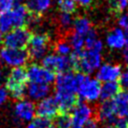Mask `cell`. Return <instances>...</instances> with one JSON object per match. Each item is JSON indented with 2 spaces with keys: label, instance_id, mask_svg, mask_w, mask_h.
<instances>
[{
  "label": "cell",
  "instance_id": "6da1fadb",
  "mask_svg": "<svg viewBox=\"0 0 128 128\" xmlns=\"http://www.w3.org/2000/svg\"><path fill=\"white\" fill-rule=\"evenodd\" d=\"M78 77V89L77 96L82 101L94 103L100 99L101 82L94 78H90L88 75L82 72L77 73Z\"/></svg>",
  "mask_w": 128,
  "mask_h": 128
},
{
  "label": "cell",
  "instance_id": "7a4b0ae2",
  "mask_svg": "<svg viewBox=\"0 0 128 128\" xmlns=\"http://www.w3.org/2000/svg\"><path fill=\"white\" fill-rule=\"evenodd\" d=\"M27 73L24 66L12 68L6 80V86L8 92L13 99L20 100L24 98L26 91Z\"/></svg>",
  "mask_w": 128,
  "mask_h": 128
},
{
  "label": "cell",
  "instance_id": "3957f363",
  "mask_svg": "<svg viewBox=\"0 0 128 128\" xmlns=\"http://www.w3.org/2000/svg\"><path fill=\"white\" fill-rule=\"evenodd\" d=\"M74 52L77 55L76 70H78L83 74H92L101 66L102 63L101 52L89 50H82Z\"/></svg>",
  "mask_w": 128,
  "mask_h": 128
},
{
  "label": "cell",
  "instance_id": "277c9868",
  "mask_svg": "<svg viewBox=\"0 0 128 128\" xmlns=\"http://www.w3.org/2000/svg\"><path fill=\"white\" fill-rule=\"evenodd\" d=\"M42 66L49 68L54 72H66L72 71V69H76V59L70 54L68 56L59 55V54H46L41 59Z\"/></svg>",
  "mask_w": 128,
  "mask_h": 128
},
{
  "label": "cell",
  "instance_id": "5b68a950",
  "mask_svg": "<svg viewBox=\"0 0 128 128\" xmlns=\"http://www.w3.org/2000/svg\"><path fill=\"white\" fill-rule=\"evenodd\" d=\"M31 32L27 27L22 26L17 28L11 29L10 31L6 33L3 38L4 46L8 48L15 49H25L31 38Z\"/></svg>",
  "mask_w": 128,
  "mask_h": 128
},
{
  "label": "cell",
  "instance_id": "8992f818",
  "mask_svg": "<svg viewBox=\"0 0 128 128\" xmlns=\"http://www.w3.org/2000/svg\"><path fill=\"white\" fill-rule=\"evenodd\" d=\"M29 58L33 60H41L50 48V38L46 34H33L28 42Z\"/></svg>",
  "mask_w": 128,
  "mask_h": 128
},
{
  "label": "cell",
  "instance_id": "52a82bcc",
  "mask_svg": "<svg viewBox=\"0 0 128 128\" xmlns=\"http://www.w3.org/2000/svg\"><path fill=\"white\" fill-rule=\"evenodd\" d=\"M0 59L10 68L24 66L29 59L28 52L25 49H15L5 47L0 50Z\"/></svg>",
  "mask_w": 128,
  "mask_h": 128
},
{
  "label": "cell",
  "instance_id": "ba28073f",
  "mask_svg": "<svg viewBox=\"0 0 128 128\" xmlns=\"http://www.w3.org/2000/svg\"><path fill=\"white\" fill-rule=\"evenodd\" d=\"M26 73L27 80L30 82L42 83L48 85L52 84L56 78L55 73L52 70L38 64H30L26 69Z\"/></svg>",
  "mask_w": 128,
  "mask_h": 128
},
{
  "label": "cell",
  "instance_id": "9c48e42d",
  "mask_svg": "<svg viewBox=\"0 0 128 128\" xmlns=\"http://www.w3.org/2000/svg\"><path fill=\"white\" fill-rule=\"evenodd\" d=\"M12 113L16 122H30L36 115V105L30 99L22 98L15 103Z\"/></svg>",
  "mask_w": 128,
  "mask_h": 128
},
{
  "label": "cell",
  "instance_id": "30bf717a",
  "mask_svg": "<svg viewBox=\"0 0 128 128\" xmlns=\"http://www.w3.org/2000/svg\"><path fill=\"white\" fill-rule=\"evenodd\" d=\"M55 92L77 94L78 77L72 71L61 72L55 78Z\"/></svg>",
  "mask_w": 128,
  "mask_h": 128
},
{
  "label": "cell",
  "instance_id": "8fae6325",
  "mask_svg": "<svg viewBox=\"0 0 128 128\" xmlns=\"http://www.w3.org/2000/svg\"><path fill=\"white\" fill-rule=\"evenodd\" d=\"M94 110L92 107L86 102L77 103L70 115L71 118V128H83L84 125L92 117Z\"/></svg>",
  "mask_w": 128,
  "mask_h": 128
},
{
  "label": "cell",
  "instance_id": "7c38bea8",
  "mask_svg": "<svg viewBox=\"0 0 128 128\" xmlns=\"http://www.w3.org/2000/svg\"><path fill=\"white\" fill-rule=\"evenodd\" d=\"M59 108L54 96H48L45 98L39 100L36 106V115L38 117L52 120L56 117Z\"/></svg>",
  "mask_w": 128,
  "mask_h": 128
},
{
  "label": "cell",
  "instance_id": "4fadbf2b",
  "mask_svg": "<svg viewBox=\"0 0 128 128\" xmlns=\"http://www.w3.org/2000/svg\"><path fill=\"white\" fill-rule=\"evenodd\" d=\"M121 66L115 64H101L96 71V78L100 82H117L122 75Z\"/></svg>",
  "mask_w": 128,
  "mask_h": 128
},
{
  "label": "cell",
  "instance_id": "5bb4252c",
  "mask_svg": "<svg viewBox=\"0 0 128 128\" xmlns=\"http://www.w3.org/2000/svg\"><path fill=\"white\" fill-rule=\"evenodd\" d=\"M50 87L48 84L36 83V82H29L26 85L25 94L28 96L31 101H39L45 98L50 94Z\"/></svg>",
  "mask_w": 128,
  "mask_h": 128
},
{
  "label": "cell",
  "instance_id": "9a60e30c",
  "mask_svg": "<svg viewBox=\"0 0 128 128\" xmlns=\"http://www.w3.org/2000/svg\"><path fill=\"white\" fill-rule=\"evenodd\" d=\"M97 117L99 121L107 124H113L114 120L118 117L112 100L102 101L97 110Z\"/></svg>",
  "mask_w": 128,
  "mask_h": 128
},
{
  "label": "cell",
  "instance_id": "2e32d148",
  "mask_svg": "<svg viewBox=\"0 0 128 128\" xmlns=\"http://www.w3.org/2000/svg\"><path fill=\"white\" fill-rule=\"evenodd\" d=\"M107 45L112 50L124 49L125 45V33L121 28H115L110 31L106 38Z\"/></svg>",
  "mask_w": 128,
  "mask_h": 128
},
{
  "label": "cell",
  "instance_id": "e0dca14e",
  "mask_svg": "<svg viewBox=\"0 0 128 128\" xmlns=\"http://www.w3.org/2000/svg\"><path fill=\"white\" fill-rule=\"evenodd\" d=\"M118 117H125L128 112V90H122L112 98Z\"/></svg>",
  "mask_w": 128,
  "mask_h": 128
},
{
  "label": "cell",
  "instance_id": "ac0fdd59",
  "mask_svg": "<svg viewBox=\"0 0 128 128\" xmlns=\"http://www.w3.org/2000/svg\"><path fill=\"white\" fill-rule=\"evenodd\" d=\"M14 28L24 26L28 15V10L24 4H16L10 10Z\"/></svg>",
  "mask_w": 128,
  "mask_h": 128
},
{
  "label": "cell",
  "instance_id": "d6986e66",
  "mask_svg": "<svg viewBox=\"0 0 128 128\" xmlns=\"http://www.w3.org/2000/svg\"><path fill=\"white\" fill-rule=\"evenodd\" d=\"M26 8L30 13L42 15L50 8L52 0H26Z\"/></svg>",
  "mask_w": 128,
  "mask_h": 128
},
{
  "label": "cell",
  "instance_id": "ffe728a7",
  "mask_svg": "<svg viewBox=\"0 0 128 128\" xmlns=\"http://www.w3.org/2000/svg\"><path fill=\"white\" fill-rule=\"evenodd\" d=\"M121 91V86L117 82H103L100 89V99L102 101L111 100Z\"/></svg>",
  "mask_w": 128,
  "mask_h": 128
},
{
  "label": "cell",
  "instance_id": "44dd1931",
  "mask_svg": "<svg viewBox=\"0 0 128 128\" xmlns=\"http://www.w3.org/2000/svg\"><path fill=\"white\" fill-rule=\"evenodd\" d=\"M84 47H85V50H94V52H102L103 42L99 38H97V34L94 29L91 28L85 36Z\"/></svg>",
  "mask_w": 128,
  "mask_h": 128
},
{
  "label": "cell",
  "instance_id": "7402d4cb",
  "mask_svg": "<svg viewBox=\"0 0 128 128\" xmlns=\"http://www.w3.org/2000/svg\"><path fill=\"white\" fill-rule=\"evenodd\" d=\"M72 25L74 28V32L83 36H85L87 33L90 31V29L92 28L90 21L85 17H78L77 19H75Z\"/></svg>",
  "mask_w": 128,
  "mask_h": 128
},
{
  "label": "cell",
  "instance_id": "603a6c76",
  "mask_svg": "<svg viewBox=\"0 0 128 128\" xmlns=\"http://www.w3.org/2000/svg\"><path fill=\"white\" fill-rule=\"evenodd\" d=\"M13 28H14V25H13L10 10L1 13L0 14V31L2 33H7Z\"/></svg>",
  "mask_w": 128,
  "mask_h": 128
},
{
  "label": "cell",
  "instance_id": "cb8c5ba5",
  "mask_svg": "<svg viewBox=\"0 0 128 128\" xmlns=\"http://www.w3.org/2000/svg\"><path fill=\"white\" fill-rule=\"evenodd\" d=\"M84 41H85V36L80 35L78 33L73 32L69 36V41L68 43L70 44L72 50L74 52H80L83 50L84 47Z\"/></svg>",
  "mask_w": 128,
  "mask_h": 128
},
{
  "label": "cell",
  "instance_id": "d4e9b609",
  "mask_svg": "<svg viewBox=\"0 0 128 128\" xmlns=\"http://www.w3.org/2000/svg\"><path fill=\"white\" fill-rule=\"evenodd\" d=\"M54 128H71V118L68 112L58 113L55 117Z\"/></svg>",
  "mask_w": 128,
  "mask_h": 128
},
{
  "label": "cell",
  "instance_id": "484cf974",
  "mask_svg": "<svg viewBox=\"0 0 128 128\" xmlns=\"http://www.w3.org/2000/svg\"><path fill=\"white\" fill-rule=\"evenodd\" d=\"M54 50L57 54L59 55H64V56H68L72 52V48L70 44L68 41L60 40L54 45Z\"/></svg>",
  "mask_w": 128,
  "mask_h": 128
},
{
  "label": "cell",
  "instance_id": "4316f807",
  "mask_svg": "<svg viewBox=\"0 0 128 128\" xmlns=\"http://www.w3.org/2000/svg\"><path fill=\"white\" fill-rule=\"evenodd\" d=\"M57 5L62 12H66V13H69V14L74 13L77 10L74 0H58Z\"/></svg>",
  "mask_w": 128,
  "mask_h": 128
},
{
  "label": "cell",
  "instance_id": "83f0119b",
  "mask_svg": "<svg viewBox=\"0 0 128 128\" xmlns=\"http://www.w3.org/2000/svg\"><path fill=\"white\" fill-rule=\"evenodd\" d=\"M110 7L114 14L120 15L128 8V0H111Z\"/></svg>",
  "mask_w": 128,
  "mask_h": 128
},
{
  "label": "cell",
  "instance_id": "f1b7e54d",
  "mask_svg": "<svg viewBox=\"0 0 128 128\" xmlns=\"http://www.w3.org/2000/svg\"><path fill=\"white\" fill-rule=\"evenodd\" d=\"M58 22L63 28H70L72 24H73V19H72L71 14L61 11L60 13L58 14Z\"/></svg>",
  "mask_w": 128,
  "mask_h": 128
},
{
  "label": "cell",
  "instance_id": "f546056e",
  "mask_svg": "<svg viewBox=\"0 0 128 128\" xmlns=\"http://www.w3.org/2000/svg\"><path fill=\"white\" fill-rule=\"evenodd\" d=\"M32 122L36 128H54V124L52 122L50 119H47V118L38 116L36 118H34Z\"/></svg>",
  "mask_w": 128,
  "mask_h": 128
},
{
  "label": "cell",
  "instance_id": "4dcf8cb0",
  "mask_svg": "<svg viewBox=\"0 0 128 128\" xmlns=\"http://www.w3.org/2000/svg\"><path fill=\"white\" fill-rule=\"evenodd\" d=\"M14 6V0H0V14L10 10Z\"/></svg>",
  "mask_w": 128,
  "mask_h": 128
},
{
  "label": "cell",
  "instance_id": "1f68e13d",
  "mask_svg": "<svg viewBox=\"0 0 128 128\" xmlns=\"http://www.w3.org/2000/svg\"><path fill=\"white\" fill-rule=\"evenodd\" d=\"M115 128H126L128 125V122L124 117H117L113 122Z\"/></svg>",
  "mask_w": 128,
  "mask_h": 128
},
{
  "label": "cell",
  "instance_id": "d6a6232c",
  "mask_svg": "<svg viewBox=\"0 0 128 128\" xmlns=\"http://www.w3.org/2000/svg\"><path fill=\"white\" fill-rule=\"evenodd\" d=\"M119 84L124 90H128V70L122 73L121 77L119 78Z\"/></svg>",
  "mask_w": 128,
  "mask_h": 128
},
{
  "label": "cell",
  "instance_id": "836d02e7",
  "mask_svg": "<svg viewBox=\"0 0 128 128\" xmlns=\"http://www.w3.org/2000/svg\"><path fill=\"white\" fill-rule=\"evenodd\" d=\"M8 92L5 87H0V108L7 102Z\"/></svg>",
  "mask_w": 128,
  "mask_h": 128
},
{
  "label": "cell",
  "instance_id": "e575fe53",
  "mask_svg": "<svg viewBox=\"0 0 128 128\" xmlns=\"http://www.w3.org/2000/svg\"><path fill=\"white\" fill-rule=\"evenodd\" d=\"M119 24L122 28L128 30V12L122 14V16L119 18Z\"/></svg>",
  "mask_w": 128,
  "mask_h": 128
},
{
  "label": "cell",
  "instance_id": "d590c367",
  "mask_svg": "<svg viewBox=\"0 0 128 128\" xmlns=\"http://www.w3.org/2000/svg\"><path fill=\"white\" fill-rule=\"evenodd\" d=\"M83 128H100L99 127V122L96 119H90L89 121L87 122L84 125V127Z\"/></svg>",
  "mask_w": 128,
  "mask_h": 128
},
{
  "label": "cell",
  "instance_id": "8d00e7d4",
  "mask_svg": "<svg viewBox=\"0 0 128 128\" xmlns=\"http://www.w3.org/2000/svg\"><path fill=\"white\" fill-rule=\"evenodd\" d=\"M74 1L75 3H78L82 7H85V8L90 7L91 4H92V0H74Z\"/></svg>",
  "mask_w": 128,
  "mask_h": 128
},
{
  "label": "cell",
  "instance_id": "74e56055",
  "mask_svg": "<svg viewBox=\"0 0 128 128\" xmlns=\"http://www.w3.org/2000/svg\"><path fill=\"white\" fill-rule=\"evenodd\" d=\"M124 50L128 52V30L125 32V45H124Z\"/></svg>",
  "mask_w": 128,
  "mask_h": 128
},
{
  "label": "cell",
  "instance_id": "f35d334b",
  "mask_svg": "<svg viewBox=\"0 0 128 128\" xmlns=\"http://www.w3.org/2000/svg\"><path fill=\"white\" fill-rule=\"evenodd\" d=\"M25 128H36V126H35L34 124H33L32 122H29L28 124L26 125V127H25Z\"/></svg>",
  "mask_w": 128,
  "mask_h": 128
},
{
  "label": "cell",
  "instance_id": "ab89813d",
  "mask_svg": "<svg viewBox=\"0 0 128 128\" xmlns=\"http://www.w3.org/2000/svg\"><path fill=\"white\" fill-rule=\"evenodd\" d=\"M102 128H115V127H114V125L112 124H106Z\"/></svg>",
  "mask_w": 128,
  "mask_h": 128
},
{
  "label": "cell",
  "instance_id": "60d3db41",
  "mask_svg": "<svg viewBox=\"0 0 128 128\" xmlns=\"http://www.w3.org/2000/svg\"><path fill=\"white\" fill-rule=\"evenodd\" d=\"M26 0H14V5L16 4H24V2Z\"/></svg>",
  "mask_w": 128,
  "mask_h": 128
},
{
  "label": "cell",
  "instance_id": "b9f144b4",
  "mask_svg": "<svg viewBox=\"0 0 128 128\" xmlns=\"http://www.w3.org/2000/svg\"><path fill=\"white\" fill-rule=\"evenodd\" d=\"M2 80H3V70L0 66V82H2Z\"/></svg>",
  "mask_w": 128,
  "mask_h": 128
},
{
  "label": "cell",
  "instance_id": "7bdbcfd3",
  "mask_svg": "<svg viewBox=\"0 0 128 128\" xmlns=\"http://www.w3.org/2000/svg\"><path fill=\"white\" fill-rule=\"evenodd\" d=\"M2 40H3V33L0 31V43L2 42Z\"/></svg>",
  "mask_w": 128,
  "mask_h": 128
},
{
  "label": "cell",
  "instance_id": "ee69618b",
  "mask_svg": "<svg viewBox=\"0 0 128 128\" xmlns=\"http://www.w3.org/2000/svg\"><path fill=\"white\" fill-rule=\"evenodd\" d=\"M125 117H126V120H127V122H128V112H127V114H126V116H125Z\"/></svg>",
  "mask_w": 128,
  "mask_h": 128
},
{
  "label": "cell",
  "instance_id": "f6af8a7d",
  "mask_svg": "<svg viewBox=\"0 0 128 128\" xmlns=\"http://www.w3.org/2000/svg\"><path fill=\"white\" fill-rule=\"evenodd\" d=\"M127 69H128V64H127Z\"/></svg>",
  "mask_w": 128,
  "mask_h": 128
},
{
  "label": "cell",
  "instance_id": "bcb514c9",
  "mask_svg": "<svg viewBox=\"0 0 128 128\" xmlns=\"http://www.w3.org/2000/svg\"><path fill=\"white\" fill-rule=\"evenodd\" d=\"M126 128H128V125H127V127H126Z\"/></svg>",
  "mask_w": 128,
  "mask_h": 128
}]
</instances>
